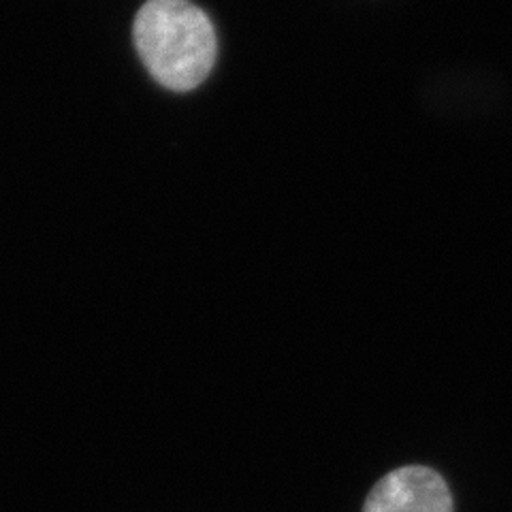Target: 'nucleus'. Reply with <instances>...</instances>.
Masks as SVG:
<instances>
[{
	"label": "nucleus",
	"mask_w": 512,
	"mask_h": 512,
	"mask_svg": "<svg viewBox=\"0 0 512 512\" xmlns=\"http://www.w3.org/2000/svg\"><path fill=\"white\" fill-rule=\"evenodd\" d=\"M133 41L143 67L173 92L201 86L218 56L214 24L190 0H148L135 18Z\"/></svg>",
	"instance_id": "f257e3e1"
},
{
	"label": "nucleus",
	"mask_w": 512,
	"mask_h": 512,
	"mask_svg": "<svg viewBox=\"0 0 512 512\" xmlns=\"http://www.w3.org/2000/svg\"><path fill=\"white\" fill-rule=\"evenodd\" d=\"M363 512H453V498L438 472L406 466L378 480Z\"/></svg>",
	"instance_id": "f03ea898"
}]
</instances>
